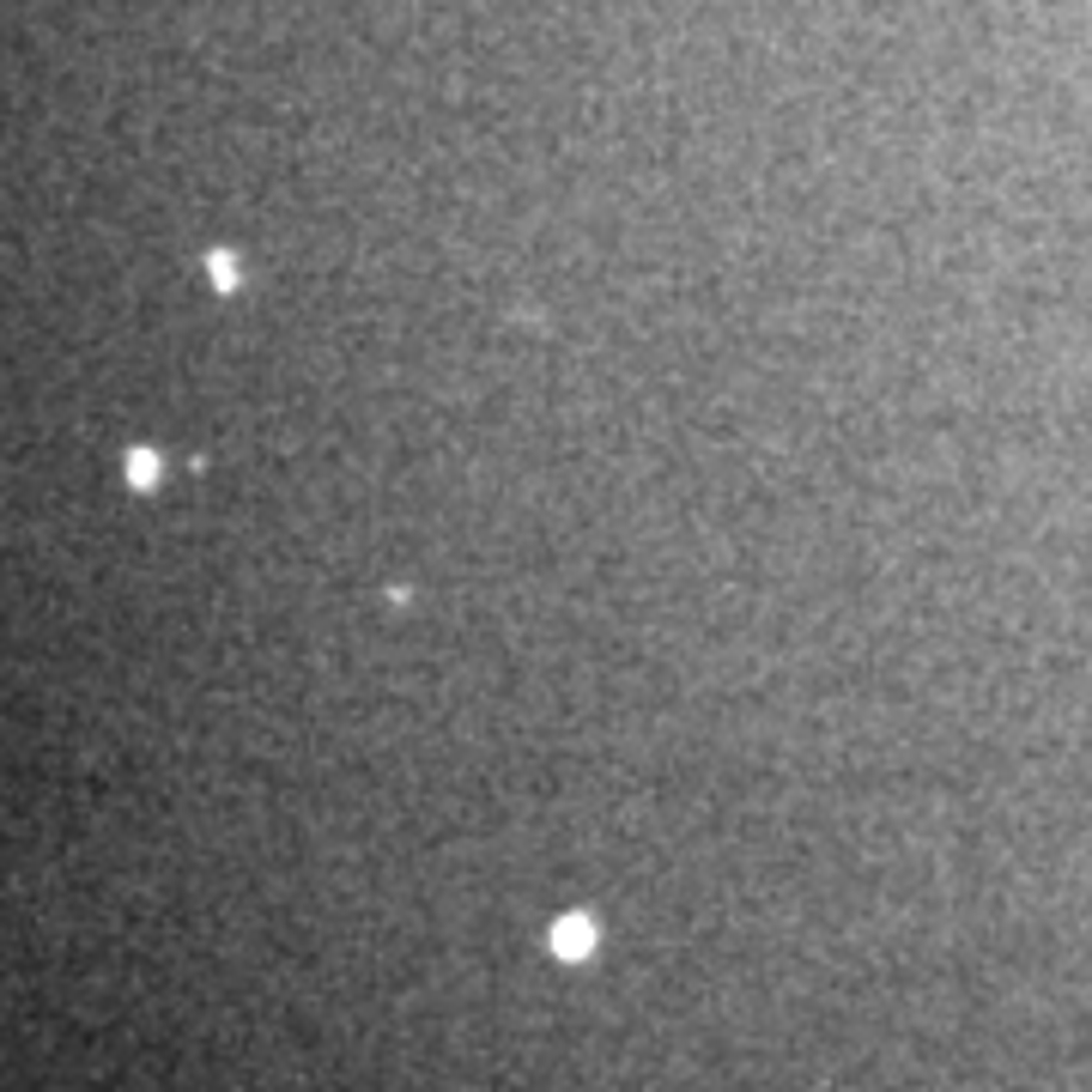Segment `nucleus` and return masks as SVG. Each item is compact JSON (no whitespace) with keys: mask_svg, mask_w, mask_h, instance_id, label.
<instances>
[{"mask_svg":"<svg viewBox=\"0 0 1092 1092\" xmlns=\"http://www.w3.org/2000/svg\"><path fill=\"white\" fill-rule=\"evenodd\" d=\"M589 946H595V922L589 916H558L552 922V953L558 959H582Z\"/></svg>","mask_w":1092,"mask_h":1092,"instance_id":"obj_1","label":"nucleus"},{"mask_svg":"<svg viewBox=\"0 0 1092 1092\" xmlns=\"http://www.w3.org/2000/svg\"><path fill=\"white\" fill-rule=\"evenodd\" d=\"M153 474H159V462L146 456V450H134V462H128V480H134V486H153Z\"/></svg>","mask_w":1092,"mask_h":1092,"instance_id":"obj_2","label":"nucleus"},{"mask_svg":"<svg viewBox=\"0 0 1092 1092\" xmlns=\"http://www.w3.org/2000/svg\"><path fill=\"white\" fill-rule=\"evenodd\" d=\"M206 267H212V279H218V285H231V255H212Z\"/></svg>","mask_w":1092,"mask_h":1092,"instance_id":"obj_3","label":"nucleus"}]
</instances>
